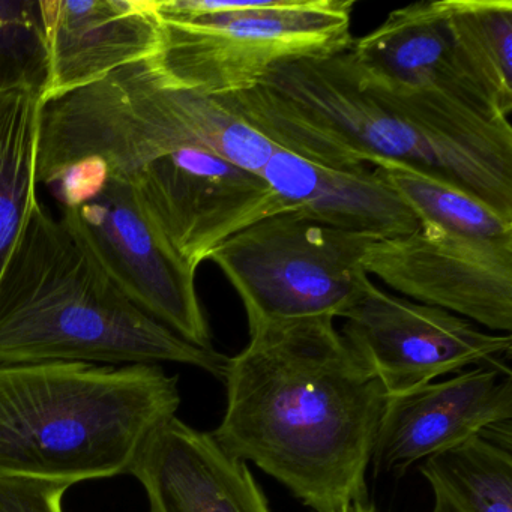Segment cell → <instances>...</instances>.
I'll use <instances>...</instances> for the list:
<instances>
[{"label":"cell","instance_id":"2e32d148","mask_svg":"<svg viewBox=\"0 0 512 512\" xmlns=\"http://www.w3.org/2000/svg\"><path fill=\"white\" fill-rule=\"evenodd\" d=\"M350 53L359 67L394 85L439 92L485 115L508 119L461 67L442 0L391 11L382 25L353 40Z\"/></svg>","mask_w":512,"mask_h":512},{"label":"cell","instance_id":"7402d4cb","mask_svg":"<svg viewBox=\"0 0 512 512\" xmlns=\"http://www.w3.org/2000/svg\"><path fill=\"white\" fill-rule=\"evenodd\" d=\"M70 482L0 476V512H64Z\"/></svg>","mask_w":512,"mask_h":512},{"label":"cell","instance_id":"52a82bcc","mask_svg":"<svg viewBox=\"0 0 512 512\" xmlns=\"http://www.w3.org/2000/svg\"><path fill=\"white\" fill-rule=\"evenodd\" d=\"M379 239L280 212L227 239L209 260L241 298L248 329L343 317L368 280L362 256Z\"/></svg>","mask_w":512,"mask_h":512},{"label":"cell","instance_id":"4fadbf2b","mask_svg":"<svg viewBox=\"0 0 512 512\" xmlns=\"http://www.w3.org/2000/svg\"><path fill=\"white\" fill-rule=\"evenodd\" d=\"M512 419V373L478 367L391 395L377 433L374 472L401 473Z\"/></svg>","mask_w":512,"mask_h":512},{"label":"cell","instance_id":"5bb4252c","mask_svg":"<svg viewBox=\"0 0 512 512\" xmlns=\"http://www.w3.org/2000/svg\"><path fill=\"white\" fill-rule=\"evenodd\" d=\"M130 475L145 488L149 512H271L245 461L176 416L149 436Z\"/></svg>","mask_w":512,"mask_h":512},{"label":"cell","instance_id":"3957f363","mask_svg":"<svg viewBox=\"0 0 512 512\" xmlns=\"http://www.w3.org/2000/svg\"><path fill=\"white\" fill-rule=\"evenodd\" d=\"M176 362L224 380L229 358L137 308L61 214L38 200L0 275V364Z\"/></svg>","mask_w":512,"mask_h":512},{"label":"cell","instance_id":"7c38bea8","mask_svg":"<svg viewBox=\"0 0 512 512\" xmlns=\"http://www.w3.org/2000/svg\"><path fill=\"white\" fill-rule=\"evenodd\" d=\"M38 7L46 50L41 103L160 52L155 0H38Z\"/></svg>","mask_w":512,"mask_h":512},{"label":"cell","instance_id":"d6986e66","mask_svg":"<svg viewBox=\"0 0 512 512\" xmlns=\"http://www.w3.org/2000/svg\"><path fill=\"white\" fill-rule=\"evenodd\" d=\"M455 52L491 106L512 112L511 0H442Z\"/></svg>","mask_w":512,"mask_h":512},{"label":"cell","instance_id":"44dd1931","mask_svg":"<svg viewBox=\"0 0 512 512\" xmlns=\"http://www.w3.org/2000/svg\"><path fill=\"white\" fill-rule=\"evenodd\" d=\"M46 50L38 0H0V92L43 89Z\"/></svg>","mask_w":512,"mask_h":512},{"label":"cell","instance_id":"5b68a950","mask_svg":"<svg viewBox=\"0 0 512 512\" xmlns=\"http://www.w3.org/2000/svg\"><path fill=\"white\" fill-rule=\"evenodd\" d=\"M274 148L220 101L176 85L149 58L41 103L37 182L47 185L80 161H98L121 179L181 149H206L260 175Z\"/></svg>","mask_w":512,"mask_h":512},{"label":"cell","instance_id":"277c9868","mask_svg":"<svg viewBox=\"0 0 512 512\" xmlns=\"http://www.w3.org/2000/svg\"><path fill=\"white\" fill-rule=\"evenodd\" d=\"M179 404L178 376L158 364H0V476L74 485L130 475Z\"/></svg>","mask_w":512,"mask_h":512},{"label":"cell","instance_id":"ffe728a7","mask_svg":"<svg viewBox=\"0 0 512 512\" xmlns=\"http://www.w3.org/2000/svg\"><path fill=\"white\" fill-rule=\"evenodd\" d=\"M383 181L406 202L419 223L470 238H512V220L460 185L398 161L373 164Z\"/></svg>","mask_w":512,"mask_h":512},{"label":"cell","instance_id":"7a4b0ae2","mask_svg":"<svg viewBox=\"0 0 512 512\" xmlns=\"http://www.w3.org/2000/svg\"><path fill=\"white\" fill-rule=\"evenodd\" d=\"M227 407L211 436L314 512L367 500L368 464L388 394L328 316L250 331L229 358Z\"/></svg>","mask_w":512,"mask_h":512},{"label":"cell","instance_id":"9c48e42d","mask_svg":"<svg viewBox=\"0 0 512 512\" xmlns=\"http://www.w3.org/2000/svg\"><path fill=\"white\" fill-rule=\"evenodd\" d=\"M343 337L379 377L388 397L466 367L511 371L509 334L484 332L442 308L391 295L368 278L349 310Z\"/></svg>","mask_w":512,"mask_h":512},{"label":"cell","instance_id":"e0dca14e","mask_svg":"<svg viewBox=\"0 0 512 512\" xmlns=\"http://www.w3.org/2000/svg\"><path fill=\"white\" fill-rule=\"evenodd\" d=\"M41 91L0 92V275L38 202Z\"/></svg>","mask_w":512,"mask_h":512},{"label":"cell","instance_id":"6da1fadb","mask_svg":"<svg viewBox=\"0 0 512 512\" xmlns=\"http://www.w3.org/2000/svg\"><path fill=\"white\" fill-rule=\"evenodd\" d=\"M277 148L331 169L391 160L436 173L512 220V127L439 92L394 85L350 47L275 65L256 88L215 98Z\"/></svg>","mask_w":512,"mask_h":512},{"label":"cell","instance_id":"8992f818","mask_svg":"<svg viewBox=\"0 0 512 512\" xmlns=\"http://www.w3.org/2000/svg\"><path fill=\"white\" fill-rule=\"evenodd\" d=\"M355 0H260L253 10L160 19L167 79L211 98L251 91L283 62L335 55L352 46Z\"/></svg>","mask_w":512,"mask_h":512},{"label":"cell","instance_id":"30bf717a","mask_svg":"<svg viewBox=\"0 0 512 512\" xmlns=\"http://www.w3.org/2000/svg\"><path fill=\"white\" fill-rule=\"evenodd\" d=\"M121 181L133 185L151 220L194 269L236 233L289 212L262 175L206 149L152 158Z\"/></svg>","mask_w":512,"mask_h":512},{"label":"cell","instance_id":"ba28073f","mask_svg":"<svg viewBox=\"0 0 512 512\" xmlns=\"http://www.w3.org/2000/svg\"><path fill=\"white\" fill-rule=\"evenodd\" d=\"M61 215L137 308L193 346L214 349L197 269L151 220L130 182L107 173L95 178Z\"/></svg>","mask_w":512,"mask_h":512},{"label":"cell","instance_id":"9a60e30c","mask_svg":"<svg viewBox=\"0 0 512 512\" xmlns=\"http://www.w3.org/2000/svg\"><path fill=\"white\" fill-rule=\"evenodd\" d=\"M260 175L289 212L376 239L397 238L418 217L373 167L331 169L275 146Z\"/></svg>","mask_w":512,"mask_h":512},{"label":"cell","instance_id":"603a6c76","mask_svg":"<svg viewBox=\"0 0 512 512\" xmlns=\"http://www.w3.org/2000/svg\"><path fill=\"white\" fill-rule=\"evenodd\" d=\"M334 512H377V509L371 503H368V500H364V502L349 503V505L341 506L340 509Z\"/></svg>","mask_w":512,"mask_h":512},{"label":"cell","instance_id":"8fae6325","mask_svg":"<svg viewBox=\"0 0 512 512\" xmlns=\"http://www.w3.org/2000/svg\"><path fill=\"white\" fill-rule=\"evenodd\" d=\"M362 268L403 298L490 331H512V238H470L430 223L374 241Z\"/></svg>","mask_w":512,"mask_h":512},{"label":"cell","instance_id":"ac0fdd59","mask_svg":"<svg viewBox=\"0 0 512 512\" xmlns=\"http://www.w3.org/2000/svg\"><path fill=\"white\" fill-rule=\"evenodd\" d=\"M419 470L433 488V512H512L511 446L488 434L424 458Z\"/></svg>","mask_w":512,"mask_h":512}]
</instances>
